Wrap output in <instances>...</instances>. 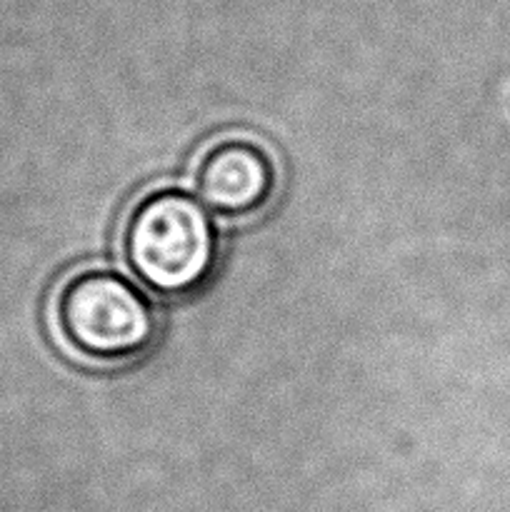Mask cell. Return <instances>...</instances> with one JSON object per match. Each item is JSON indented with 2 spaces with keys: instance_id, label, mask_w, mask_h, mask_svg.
I'll use <instances>...</instances> for the list:
<instances>
[{
  "instance_id": "obj_1",
  "label": "cell",
  "mask_w": 510,
  "mask_h": 512,
  "mask_svg": "<svg viewBox=\"0 0 510 512\" xmlns=\"http://www.w3.org/2000/svg\"><path fill=\"white\" fill-rule=\"evenodd\" d=\"M120 255L150 293L185 298L205 288L218 268V225L198 195L178 185H155L125 210Z\"/></svg>"
},
{
  "instance_id": "obj_2",
  "label": "cell",
  "mask_w": 510,
  "mask_h": 512,
  "mask_svg": "<svg viewBox=\"0 0 510 512\" xmlns=\"http://www.w3.org/2000/svg\"><path fill=\"white\" fill-rule=\"evenodd\" d=\"M50 328L73 358L123 365L153 348L160 320L143 285L103 265L75 268L50 295Z\"/></svg>"
},
{
  "instance_id": "obj_3",
  "label": "cell",
  "mask_w": 510,
  "mask_h": 512,
  "mask_svg": "<svg viewBox=\"0 0 510 512\" xmlns=\"http://www.w3.org/2000/svg\"><path fill=\"white\" fill-rule=\"evenodd\" d=\"M193 188L205 208L218 218H258L278 195V160L255 135H218L195 158Z\"/></svg>"
}]
</instances>
